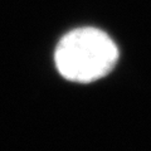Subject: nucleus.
Masks as SVG:
<instances>
[{
    "instance_id": "obj_1",
    "label": "nucleus",
    "mask_w": 151,
    "mask_h": 151,
    "mask_svg": "<svg viewBox=\"0 0 151 151\" xmlns=\"http://www.w3.org/2000/svg\"><path fill=\"white\" fill-rule=\"evenodd\" d=\"M119 60V48L105 32L78 28L59 40L54 52L58 72L65 79L89 83L103 78Z\"/></svg>"
}]
</instances>
